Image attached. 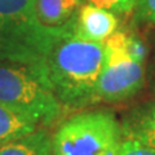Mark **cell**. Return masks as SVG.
<instances>
[{
    "label": "cell",
    "instance_id": "obj_2",
    "mask_svg": "<svg viewBox=\"0 0 155 155\" xmlns=\"http://www.w3.org/2000/svg\"><path fill=\"white\" fill-rule=\"evenodd\" d=\"M0 102L44 125L60 116L62 106L52 89L44 64H0Z\"/></svg>",
    "mask_w": 155,
    "mask_h": 155
},
{
    "label": "cell",
    "instance_id": "obj_5",
    "mask_svg": "<svg viewBox=\"0 0 155 155\" xmlns=\"http://www.w3.org/2000/svg\"><path fill=\"white\" fill-rule=\"evenodd\" d=\"M60 38L39 25L34 16L0 21V61L41 65L52 45Z\"/></svg>",
    "mask_w": 155,
    "mask_h": 155
},
{
    "label": "cell",
    "instance_id": "obj_12",
    "mask_svg": "<svg viewBox=\"0 0 155 155\" xmlns=\"http://www.w3.org/2000/svg\"><path fill=\"white\" fill-rule=\"evenodd\" d=\"M91 4L107 9L113 13H129L137 5L138 0H88Z\"/></svg>",
    "mask_w": 155,
    "mask_h": 155
},
{
    "label": "cell",
    "instance_id": "obj_13",
    "mask_svg": "<svg viewBox=\"0 0 155 155\" xmlns=\"http://www.w3.org/2000/svg\"><path fill=\"white\" fill-rule=\"evenodd\" d=\"M119 155H155V149L138 141L137 138L127 136L123 138Z\"/></svg>",
    "mask_w": 155,
    "mask_h": 155
},
{
    "label": "cell",
    "instance_id": "obj_14",
    "mask_svg": "<svg viewBox=\"0 0 155 155\" xmlns=\"http://www.w3.org/2000/svg\"><path fill=\"white\" fill-rule=\"evenodd\" d=\"M136 9L138 19L155 23V0H138Z\"/></svg>",
    "mask_w": 155,
    "mask_h": 155
},
{
    "label": "cell",
    "instance_id": "obj_9",
    "mask_svg": "<svg viewBox=\"0 0 155 155\" xmlns=\"http://www.w3.org/2000/svg\"><path fill=\"white\" fill-rule=\"evenodd\" d=\"M0 155H53L52 140L44 129H36L2 146Z\"/></svg>",
    "mask_w": 155,
    "mask_h": 155
},
{
    "label": "cell",
    "instance_id": "obj_1",
    "mask_svg": "<svg viewBox=\"0 0 155 155\" xmlns=\"http://www.w3.org/2000/svg\"><path fill=\"white\" fill-rule=\"evenodd\" d=\"M105 43L74 34L61 36L44 60L47 76L62 106L80 109L97 102L96 85L105 64Z\"/></svg>",
    "mask_w": 155,
    "mask_h": 155
},
{
    "label": "cell",
    "instance_id": "obj_4",
    "mask_svg": "<svg viewBox=\"0 0 155 155\" xmlns=\"http://www.w3.org/2000/svg\"><path fill=\"white\" fill-rule=\"evenodd\" d=\"M105 64L96 85V100L116 102L133 96L142 85V62L124 49L120 31L105 41Z\"/></svg>",
    "mask_w": 155,
    "mask_h": 155
},
{
    "label": "cell",
    "instance_id": "obj_11",
    "mask_svg": "<svg viewBox=\"0 0 155 155\" xmlns=\"http://www.w3.org/2000/svg\"><path fill=\"white\" fill-rule=\"evenodd\" d=\"M34 4L35 0H0V21L32 17Z\"/></svg>",
    "mask_w": 155,
    "mask_h": 155
},
{
    "label": "cell",
    "instance_id": "obj_8",
    "mask_svg": "<svg viewBox=\"0 0 155 155\" xmlns=\"http://www.w3.org/2000/svg\"><path fill=\"white\" fill-rule=\"evenodd\" d=\"M36 130V123L25 114L0 102V147Z\"/></svg>",
    "mask_w": 155,
    "mask_h": 155
},
{
    "label": "cell",
    "instance_id": "obj_6",
    "mask_svg": "<svg viewBox=\"0 0 155 155\" xmlns=\"http://www.w3.org/2000/svg\"><path fill=\"white\" fill-rule=\"evenodd\" d=\"M83 0H35L34 17L40 26L60 36L75 32Z\"/></svg>",
    "mask_w": 155,
    "mask_h": 155
},
{
    "label": "cell",
    "instance_id": "obj_7",
    "mask_svg": "<svg viewBox=\"0 0 155 155\" xmlns=\"http://www.w3.org/2000/svg\"><path fill=\"white\" fill-rule=\"evenodd\" d=\"M118 28L116 14L93 4L81 5L76 18L75 36L87 41L105 43Z\"/></svg>",
    "mask_w": 155,
    "mask_h": 155
},
{
    "label": "cell",
    "instance_id": "obj_3",
    "mask_svg": "<svg viewBox=\"0 0 155 155\" xmlns=\"http://www.w3.org/2000/svg\"><path fill=\"white\" fill-rule=\"evenodd\" d=\"M123 132L114 114L85 111L62 123L52 138L53 155H119Z\"/></svg>",
    "mask_w": 155,
    "mask_h": 155
},
{
    "label": "cell",
    "instance_id": "obj_10",
    "mask_svg": "<svg viewBox=\"0 0 155 155\" xmlns=\"http://www.w3.org/2000/svg\"><path fill=\"white\" fill-rule=\"evenodd\" d=\"M127 136L155 149V104L143 110L127 129Z\"/></svg>",
    "mask_w": 155,
    "mask_h": 155
}]
</instances>
